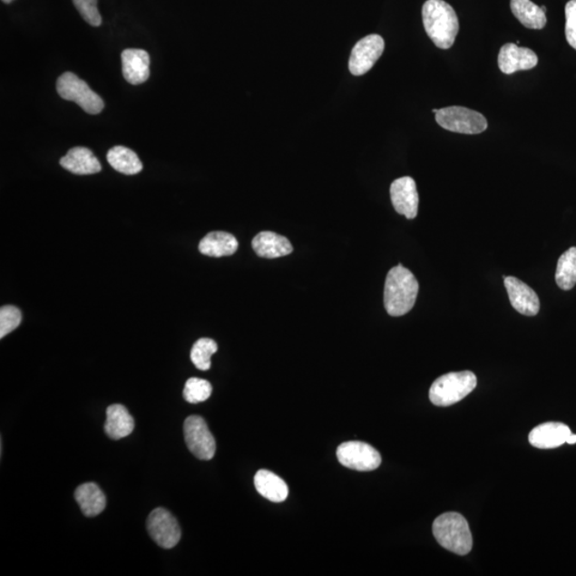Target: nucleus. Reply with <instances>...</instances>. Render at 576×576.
Listing matches in <instances>:
<instances>
[{
    "instance_id": "nucleus-19",
    "label": "nucleus",
    "mask_w": 576,
    "mask_h": 576,
    "mask_svg": "<svg viewBox=\"0 0 576 576\" xmlns=\"http://www.w3.org/2000/svg\"><path fill=\"white\" fill-rule=\"evenodd\" d=\"M238 249L239 241L235 236L221 230L206 235L199 245V251L211 258L233 256Z\"/></svg>"
},
{
    "instance_id": "nucleus-1",
    "label": "nucleus",
    "mask_w": 576,
    "mask_h": 576,
    "mask_svg": "<svg viewBox=\"0 0 576 576\" xmlns=\"http://www.w3.org/2000/svg\"><path fill=\"white\" fill-rule=\"evenodd\" d=\"M423 23L436 47L451 48L459 33V20L451 5L444 0H427L423 5Z\"/></svg>"
},
{
    "instance_id": "nucleus-17",
    "label": "nucleus",
    "mask_w": 576,
    "mask_h": 576,
    "mask_svg": "<svg viewBox=\"0 0 576 576\" xmlns=\"http://www.w3.org/2000/svg\"><path fill=\"white\" fill-rule=\"evenodd\" d=\"M60 165L77 175L95 174L102 170L101 163L93 151L82 147L71 149L68 154L60 160Z\"/></svg>"
},
{
    "instance_id": "nucleus-4",
    "label": "nucleus",
    "mask_w": 576,
    "mask_h": 576,
    "mask_svg": "<svg viewBox=\"0 0 576 576\" xmlns=\"http://www.w3.org/2000/svg\"><path fill=\"white\" fill-rule=\"evenodd\" d=\"M476 386V376L469 371L441 376L430 387V402L438 407H448L468 396Z\"/></svg>"
},
{
    "instance_id": "nucleus-28",
    "label": "nucleus",
    "mask_w": 576,
    "mask_h": 576,
    "mask_svg": "<svg viewBox=\"0 0 576 576\" xmlns=\"http://www.w3.org/2000/svg\"><path fill=\"white\" fill-rule=\"evenodd\" d=\"M73 3L89 25L101 26L102 17L98 9V0H73Z\"/></svg>"
},
{
    "instance_id": "nucleus-21",
    "label": "nucleus",
    "mask_w": 576,
    "mask_h": 576,
    "mask_svg": "<svg viewBox=\"0 0 576 576\" xmlns=\"http://www.w3.org/2000/svg\"><path fill=\"white\" fill-rule=\"evenodd\" d=\"M258 493L265 499L281 503L288 499V487L282 478L270 471L259 470L254 477Z\"/></svg>"
},
{
    "instance_id": "nucleus-18",
    "label": "nucleus",
    "mask_w": 576,
    "mask_h": 576,
    "mask_svg": "<svg viewBox=\"0 0 576 576\" xmlns=\"http://www.w3.org/2000/svg\"><path fill=\"white\" fill-rule=\"evenodd\" d=\"M105 433L112 440L126 438L135 428V422L122 405H112L106 410Z\"/></svg>"
},
{
    "instance_id": "nucleus-23",
    "label": "nucleus",
    "mask_w": 576,
    "mask_h": 576,
    "mask_svg": "<svg viewBox=\"0 0 576 576\" xmlns=\"http://www.w3.org/2000/svg\"><path fill=\"white\" fill-rule=\"evenodd\" d=\"M107 161L115 171L125 175H135L142 171V162L135 151L121 145L109 150Z\"/></svg>"
},
{
    "instance_id": "nucleus-30",
    "label": "nucleus",
    "mask_w": 576,
    "mask_h": 576,
    "mask_svg": "<svg viewBox=\"0 0 576 576\" xmlns=\"http://www.w3.org/2000/svg\"><path fill=\"white\" fill-rule=\"evenodd\" d=\"M566 444H576V434H570L568 436Z\"/></svg>"
},
{
    "instance_id": "nucleus-29",
    "label": "nucleus",
    "mask_w": 576,
    "mask_h": 576,
    "mask_svg": "<svg viewBox=\"0 0 576 576\" xmlns=\"http://www.w3.org/2000/svg\"><path fill=\"white\" fill-rule=\"evenodd\" d=\"M566 38L570 46L576 50V0L566 5Z\"/></svg>"
},
{
    "instance_id": "nucleus-25",
    "label": "nucleus",
    "mask_w": 576,
    "mask_h": 576,
    "mask_svg": "<svg viewBox=\"0 0 576 576\" xmlns=\"http://www.w3.org/2000/svg\"><path fill=\"white\" fill-rule=\"evenodd\" d=\"M217 350L218 345L214 339L200 338L192 346L190 359L200 371H209L211 366V356Z\"/></svg>"
},
{
    "instance_id": "nucleus-26",
    "label": "nucleus",
    "mask_w": 576,
    "mask_h": 576,
    "mask_svg": "<svg viewBox=\"0 0 576 576\" xmlns=\"http://www.w3.org/2000/svg\"><path fill=\"white\" fill-rule=\"evenodd\" d=\"M211 392H213V387L208 380L190 378L186 382L183 395L186 402L199 404L208 400Z\"/></svg>"
},
{
    "instance_id": "nucleus-27",
    "label": "nucleus",
    "mask_w": 576,
    "mask_h": 576,
    "mask_svg": "<svg viewBox=\"0 0 576 576\" xmlns=\"http://www.w3.org/2000/svg\"><path fill=\"white\" fill-rule=\"evenodd\" d=\"M22 323V312L15 306H4L0 308V338L8 336Z\"/></svg>"
},
{
    "instance_id": "nucleus-22",
    "label": "nucleus",
    "mask_w": 576,
    "mask_h": 576,
    "mask_svg": "<svg viewBox=\"0 0 576 576\" xmlns=\"http://www.w3.org/2000/svg\"><path fill=\"white\" fill-rule=\"evenodd\" d=\"M513 14L523 26L530 29H542L547 25L545 12L531 0H512Z\"/></svg>"
},
{
    "instance_id": "nucleus-6",
    "label": "nucleus",
    "mask_w": 576,
    "mask_h": 576,
    "mask_svg": "<svg viewBox=\"0 0 576 576\" xmlns=\"http://www.w3.org/2000/svg\"><path fill=\"white\" fill-rule=\"evenodd\" d=\"M57 91L63 100L75 102L87 113L98 114L104 109L101 96L93 93L88 83L74 73L66 72L58 78Z\"/></svg>"
},
{
    "instance_id": "nucleus-11",
    "label": "nucleus",
    "mask_w": 576,
    "mask_h": 576,
    "mask_svg": "<svg viewBox=\"0 0 576 576\" xmlns=\"http://www.w3.org/2000/svg\"><path fill=\"white\" fill-rule=\"evenodd\" d=\"M391 200L394 209L407 220H415L418 213V193L415 181L404 177L393 181L391 185Z\"/></svg>"
},
{
    "instance_id": "nucleus-14",
    "label": "nucleus",
    "mask_w": 576,
    "mask_h": 576,
    "mask_svg": "<svg viewBox=\"0 0 576 576\" xmlns=\"http://www.w3.org/2000/svg\"><path fill=\"white\" fill-rule=\"evenodd\" d=\"M571 430L562 423L549 422L533 428L529 435L530 444L541 450H551L565 444Z\"/></svg>"
},
{
    "instance_id": "nucleus-2",
    "label": "nucleus",
    "mask_w": 576,
    "mask_h": 576,
    "mask_svg": "<svg viewBox=\"0 0 576 576\" xmlns=\"http://www.w3.org/2000/svg\"><path fill=\"white\" fill-rule=\"evenodd\" d=\"M418 282L412 272L403 265L394 267L386 278L385 307L393 317H404L415 305Z\"/></svg>"
},
{
    "instance_id": "nucleus-9",
    "label": "nucleus",
    "mask_w": 576,
    "mask_h": 576,
    "mask_svg": "<svg viewBox=\"0 0 576 576\" xmlns=\"http://www.w3.org/2000/svg\"><path fill=\"white\" fill-rule=\"evenodd\" d=\"M147 527L151 539L163 549H172L181 541V532L178 520L166 509L157 508L151 512Z\"/></svg>"
},
{
    "instance_id": "nucleus-12",
    "label": "nucleus",
    "mask_w": 576,
    "mask_h": 576,
    "mask_svg": "<svg viewBox=\"0 0 576 576\" xmlns=\"http://www.w3.org/2000/svg\"><path fill=\"white\" fill-rule=\"evenodd\" d=\"M505 288L514 310L525 317H536L541 311V301L529 285L514 277H504Z\"/></svg>"
},
{
    "instance_id": "nucleus-8",
    "label": "nucleus",
    "mask_w": 576,
    "mask_h": 576,
    "mask_svg": "<svg viewBox=\"0 0 576 576\" xmlns=\"http://www.w3.org/2000/svg\"><path fill=\"white\" fill-rule=\"evenodd\" d=\"M184 435L188 450L198 459L214 458L216 441L204 418L198 415L187 417L184 423Z\"/></svg>"
},
{
    "instance_id": "nucleus-15",
    "label": "nucleus",
    "mask_w": 576,
    "mask_h": 576,
    "mask_svg": "<svg viewBox=\"0 0 576 576\" xmlns=\"http://www.w3.org/2000/svg\"><path fill=\"white\" fill-rule=\"evenodd\" d=\"M122 71L126 82L141 84L150 77V54L143 50L129 48L122 53Z\"/></svg>"
},
{
    "instance_id": "nucleus-33",
    "label": "nucleus",
    "mask_w": 576,
    "mask_h": 576,
    "mask_svg": "<svg viewBox=\"0 0 576 576\" xmlns=\"http://www.w3.org/2000/svg\"><path fill=\"white\" fill-rule=\"evenodd\" d=\"M542 9L544 12H547V8H545V7H544V5H542Z\"/></svg>"
},
{
    "instance_id": "nucleus-10",
    "label": "nucleus",
    "mask_w": 576,
    "mask_h": 576,
    "mask_svg": "<svg viewBox=\"0 0 576 576\" xmlns=\"http://www.w3.org/2000/svg\"><path fill=\"white\" fill-rule=\"evenodd\" d=\"M385 51V40L378 34L361 39L353 48L349 59V71L355 76H362L372 70Z\"/></svg>"
},
{
    "instance_id": "nucleus-3",
    "label": "nucleus",
    "mask_w": 576,
    "mask_h": 576,
    "mask_svg": "<svg viewBox=\"0 0 576 576\" xmlns=\"http://www.w3.org/2000/svg\"><path fill=\"white\" fill-rule=\"evenodd\" d=\"M436 542L457 555L469 554L473 538L468 521L457 513H446L434 520L433 525Z\"/></svg>"
},
{
    "instance_id": "nucleus-13",
    "label": "nucleus",
    "mask_w": 576,
    "mask_h": 576,
    "mask_svg": "<svg viewBox=\"0 0 576 576\" xmlns=\"http://www.w3.org/2000/svg\"><path fill=\"white\" fill-rule=\"evenodd\" d=\"M497 62H499L500 70L504 74L511 75L518 71L535 68L538 64V56L530 48L508 44L502 46Z\"/></svg>"
},
{
    "instance_id": "nucleus-32",
    "label": "nucleus",
    "mask_w": 576,
    "mask_h": 576,
    "mask_svg": "<svg viewBox=\"0 0 576 576\" xmlns=\"http://www.w3.org/2000/svg\"><path fill=\"white\" fill-rule=\"evenodd\" d=\"M438 112H439V109H434V111H433L434 113H436Z\"/></svg>"
},
{
    "instance_id": "nucleus-7",
    "label": "nucleus",
    "mask_w": 576,
    "mask_h": 576,
    "mask_svg": "<svg viewBox=\"0 0 576 576\" xmlns=\"http://www.w3.org/2000/svg\"><path fill=\"white\" fill-rule=\"evenodd\" d=\"M337 456L339 464L346 468L369 472L379 468L381 456L372 445L359 441L345 442L337 448Z\"/></svg>"
},
{
    "instance_id": "nucleus-24",
    "label": "nucleus",
    "mask_w": 576,
    "mask_h": 576,
    "mask_svg": "<svg viewBox=\"0 0 576 576\" xmlns=\"http://www.w3.org/2000/svg\"><path fill=\"white\" fill-rule=\"evenodd\" d=\"M555 280L562 290H570L576 284V247L561 254L557 263Z\"/></svg>"
},
{
    "instance_id": "nucleus-31",
    "label": "nucleus",
    "mask_w": 576,
    "mask_h": 576,
    "mask_svg": "<svg viewBox=\"0 0 576 576\" xmlns=\"http://www.w3.org/2000/svg\"><path fill=\"white\" fill-rule=\"evenodd\" d=\"M3 2L5 4H10V3L14 2V0H3Z\"/></svg>"
},
{
    "instance_id": "nucleus-16",
    "label": "nucleus",
    "mask_w": 576,
    "mask_h": 576,
    "mask_svg": "<svg viewBox=\"0 0 576 576\" xmlns=\"http://www.w3.org/2000/svg\"><path fill=\"white\" fill-rule=\"evenodd\" d=\"M252 248L259 257L264 259L287 257L293 252V246L287 238L269 230L258 234L252 240Z\"/></svg>"
},
{
    "instance_id": "nucleus-5",
    "label": "nucleus",
    "mask_w": 576,
    "mask_h": 576,
    "mask_svg": "<svg viewBox=\"0 0 576 576\" xmlns=\"http://www.w3.org/2000/svg\"><path fill=\"white\" fill-rule=\"evenodd\" d=\"M435 121L444 130L465 135H477L488 129L487 119L482 113L460 106L439 109Z\"/></svg>"
},
{
    "instance_id": "nucleus-20",
    "label": "nucleus",
    "mask_w": 576,
    "mask_h": 576,
    "mask_svg": "<svg viewBox=\"0 0 576 576\" xmlns=\"http://www.w3.org/2000/svg\"><path fill=\"white\" fill-rule=\"evenodd\" d=\"M75 500L86 517H96L106 507V496L98 484L87 483L75 491Z\"/></svg>"
}]
</instances>
